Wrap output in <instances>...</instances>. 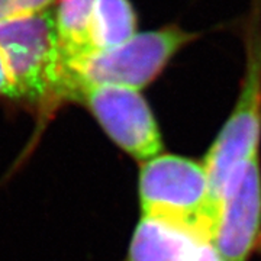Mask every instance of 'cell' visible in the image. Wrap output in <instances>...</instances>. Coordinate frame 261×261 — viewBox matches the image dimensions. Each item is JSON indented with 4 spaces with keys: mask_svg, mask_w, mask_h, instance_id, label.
I'll list each match as a JSON object with an SVG mask.
<instances>
[{
    "mask_svg": "<svg viewBox=\"0 0 261 261\" xmlns=\"http://www.w3.org/2000/svg\"><path fill=\"white\" fill-rule=\"evenodd\" d=\"M0 49L16 87V100L42 109L65 102L67 71L54 9L0 20Z\"/></svg>",
    "mask_w": 261,
    "mask_h": 261,
    "instance_id": "cell-1",
    "label": "cell"
},
{
    "mask_svg": "<svg viewBox=\"0 0 261 261\" xmlns=\"http://www.w3.org/2000/svg\"><path fill=\"white\" fill-rule=\"evenodd\" d=\"M138 192L142 216L176 225L209 244L216 203L203 163L160 154L141 166Z\"/></svg>",
    "mask_w": 261,
    "mask_h": 261,
    "instance_id": "cell-2",
    "label": "cell"
},
{
    "mask_svg": "<svg viewBox=\"0 0 261 261\" xmlns=\"http://www.w3.org/2000/svg\"><path fill=\"white\" fill-rule=\"evenodd\" d=\"M199 38L176 23L137 32L118 47L65 65L67 97L75 82L111 84L141 90L151 84L178 53Z\"/></svg>",
    "mask_w": 261,
    "mask_h": 261,
    "instance_id": "cell-3",
    "label": "cell"
},
{
    "mask_svg": "<svg viewBox=\"0 0 261 261\" xmlns=\"http://www.w3.org/2000/svg\"><path fill=\"white\" fill-rule=\"evenodd\" d=\"M245 70L240 96L203 166L216 203L219 190L240 163L258 155L261 138V0H252L244 31Z\"/></svg>",
    "mask_w": 261,
    "mask_h": 261,
    "instance_id": "cell-4",
    "label": "cell"
},
{
    "mask_svg": "<svg viewBox=\"0 0 261 261\" xmlns=\"http://www.w3.org/2000/svg\"><path fill=\"white\" fill-rule=\"evenodd\" d=\"M68 102L84 105L108 137L130 157L145 163L161 154L159 123L141 90L75 82Z\"/></svg>",
    "mask_w": 261,
    "mask_h": 261,
    "instance_id": "cell-5",
    "label": "cell"
},
{
    "mask_svg": "<svg viewBox=\"0 0 261 261\" xmlns=\"http://www.w3.org/2000/svg\"><path fill=\"white\" fill-rule=\"evenodd\" d=\"M209 245L222 261H248L261 245L258 155L240 163L221 187Z\"/></svg>",
    "mask_w": 261,
    "mask_h": 261,
    "instance_id": "cell-6",
    "label": "cell"
},
{
    "mask_svg": "<svg viewBox=\"0 0 261 261\" xmlns=\"http://www.w3.org/2000/svg\"><path fill=\"white\" fill-rule=\"evenodd\" d=\"M205 244L183 228L141 216L125 261H193Z\"/></svg>",
    "mask_w": 261,
    "mask_h": 261,
    "instance_id": "cell-7",
    "label": "cell"
},
{
    "mask_svg": "<svg viewBox=\"0 0 261 261\" xmlns=\"http://www.w3.org/2000/svg\"><path fill=\"white\" fill-rule=\"evenodd\" d=\"M137 28L138 16L130 0H96L89 27L90 54L126 42Z\"/></svg>",
    "mask_w": 261,
    "mask_h": 261,
    "instance_id": "cell-8",
    "label": "cell"
},
{
    "mask_svg": "<svg viewBox=\"0 0 261 261\" xmlns=\"http://www.w3.org/2000/svg\"><path fill=\"white\" fill-rule=\"evenodd\" d=\"M96 0H57L54 8L57 34L64 64L90 54L89 27Z\"/></svg>",
    "mask_w": 261,
    "mask_h": 261,
    "instance_id": "cell-9",
    "label": "cell"
},
{
    "mask_svg": "<svg viewBox=\"0 0 261 261\" xmlns=\"http://www.w3.org/2000/svg\"><path fill=\"white\" fill-rule=\"evenodd\" d=\"M57 0H0V20L37 15L51 9Z\"/></svg>",
    "mask_w": 261,
    "mask_h": 261,
    "instance_id": "cell-10",
    "label": "cell"
},
{
    "mask_svg": "<svg viewBox=\"0 0 261 261\" xmlns=\"http://www.w3.org/2000/svg\"><path fill=\"white\" fill-rule=\"evenodd\" d=\"M0 97L16 99V87L6 61V57L0 49Z\"/></svg>",
    "mask_w": 261,
    "mask_h": 261,
    "instance_id": "cell-11",
    "label": "cell"
},
{
    "mask_svg": "<svg viewBox=\"0 0 261 261\" xmlns=\"http://www.w3.org/2000/svg\"><path fill=\"white\" fill-rule=\"evenodd\" d=\"M193 261H222L219 258V255L216 254L214 248L209 245V244H205L202 248H200V251L199 254L196 255V258Z\"/></svg>",
    "mask_w": 261,
    "mask_h": 261,
    "instance_id": "cell-12",
    "label": "cell"
}]
</instances>
